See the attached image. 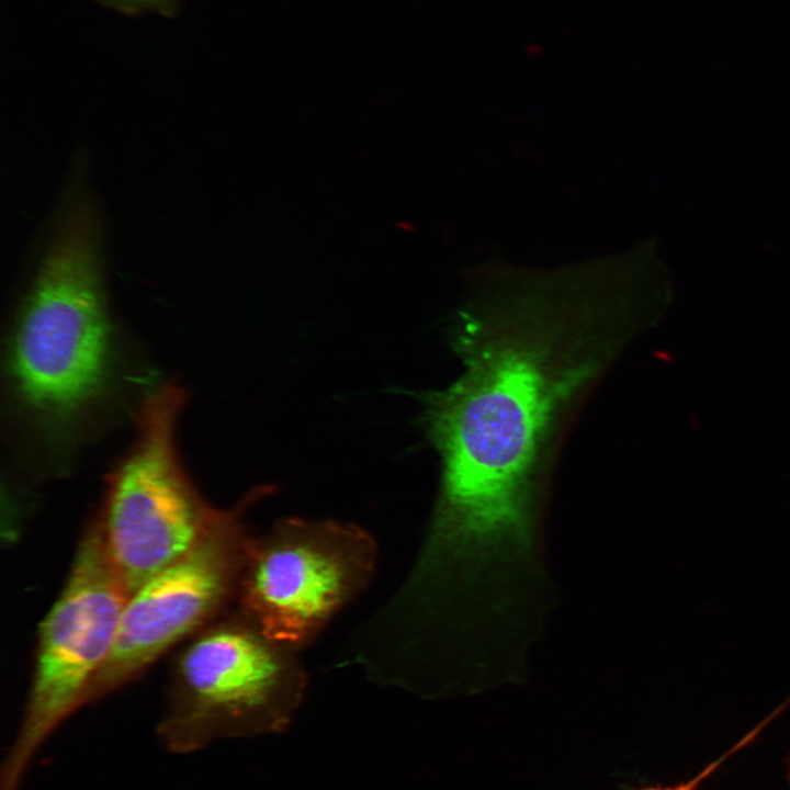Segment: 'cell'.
I'll use <instances>...</instances> for the list:
<instances>
[{
  "mask_svg": "<svg viewBox=\"0 0 790 790\" xmlns=\"http://www.w3.org/2000/svg\"><path fill=\"white\" fill-rule=\"evenodd\" d=\"M95 219L67 210L25 297L9 365L22 403L52 426L75 417L103 388L111 362Z\"/></svg>",
  "mask_w": 790,
  "mask_h": 790,
  "instance_id": "cell-2",
  "label": "cell"
},
{
  "mask_svg": "<svg viewBox=\"0 0 790 790\" xmlns=\"http://www.w3.org/2000/svg\"><path fill=\"white\" fill-rule=\"evenodd\" d=\"M296 653L240 611L203 631L178 659L158 726L162 745L189 754L219 738L285 729L307 686Z\"/></svg>",
  "mask_w": 790,
  "mask_h": 790,
  "instance_id": "cell-3",
  "label": "cell"
},
{
  "mask_svg": "<svg viewBox=\"0 0 790 790\" xmlns=\"http://www.w3.org/2000/svg\"><path fill=\"white\" fill-rule=\"evenodd\" d=\"M529 282L483 293L458 314L463 365L424 395L442 474L428 539L483 569L544 548L551 483L578 414L653 315L630 289Z\"/></svg>",
  "mask_w": 790,
  "mask_h": 790,
  "instance_id": "cell-1",
  "label": "cell"
},
{
  "mask_svg": "<svg viewBox=\"0 0 790 790\" xmlns=\"http://www.w3.org/2000/svg\"><path fill=\"white\" fill-rule=\"evenodd\" d=\"M129 595L94 519L79 542L68 579L41 624L32 684L18 734L0 770V790H20L48 736L86 704L109 657Z\"/></svg>",
  "mask_w": 790,
  "mask_h": 790,
  "instance_id": "cell-5",
  "label": "cell"
},
{
  "mask_svg": "<svg viewBox=\"0 0 790 790\" xmlns=\"http://www.w3.org/2000/svg\"><path fill=\"white\" fill-rule=\"evenodd\" d=\"M757 730L749 733L746 737H744L737 745H735L732 749H730L727 753L719 757L716 760L710 763L703 770H701L697 776L693 778L681 782L677 786L673 787H666V788H647L643 790H698L700 785L706 780L709 776L713 774V771L732 754L735 752H738L742 747L747 745L757 734Z\"/></svg>",
  "mask_w": 790,
  "mask_h": 790,
  "instance_id": "cell-9",
  "label": "cell"
},
{
  "mask_svg": "<svg viewBox=\"0 0 790 790\" xmlns=\"http://www.w3.org/2000/svg\"><path fill=\"white\" fill-rule=\"evenodd\" d=\"M377 545L364 529L289 517L252 540L240 583V612L295 651L313 642L373 578Z\"/></svg>",
  "mask_w": 790,
  "mask_h": 790,
  "instance_id": "cell-6",
  "label": "cell"
},
{
  "mask_svg": "<svg viewBox=\"0 0 790 790\" xmlns=\"http://www.w3.org/2000/svg\"><path fill=\"white\" fill-rule=\"evenodd\" d=\"M184 400L173 383L149 392L136 440L108 478L97 519L128 595L190 551L222 511L201 497L180 463L174 438Z\"/></svg>",
  "mask_w": 790,
  "mask_h": 790,
  "instance_id": "cell-4",
  "label": "cell"
},
{
  "mask_svg": "<svg viewBox=\"0 0 790 790\" xmlns=\"http://www.w3.org/2000/svg\"><path fill=\"white\" fill-rule=\"evenodd\" d=\"M270 489L248 494L221 511L196 542L126 600L111 653L93 678L86 704L129 682L170 647L238 597L253 537L242 516Z\"/></svg>",
  "mask_w": 790,
  "mask_h": 790,
  "instance_id": "cell-7",
  "label": "cell"
},
{
  "mask_svg": "<svg viewBox=\"0 0 790 790\" xmlns=\"http://www.w3.org/2000/svg\"><path fill=\"white\" fill-rule=\"evenodd\" d=\"M788 779H789V782H790V757H789V760H788Z\"/></svg>",
  "mask_w": 790,
  "mask_h": 790,
  "instance_id": "cell-10",
  "label": "cell"
},
{
  "mask_svg": "<svg viewBox=\"0 0 790 790\" xmlns=\"http://www.w3.org/2000/svg\"><path fill=\"white\" fill-rule=\"evenodd\" d=\"M104 8L127 14L140 15L146 12H156L166 18L178 14L182 0H95Z\"/></svg>",
  "mask_w": 790,
  "mask_h": 790,
  "instance_id": "cell-8",
  "label": "cell"
}]
</instances>
